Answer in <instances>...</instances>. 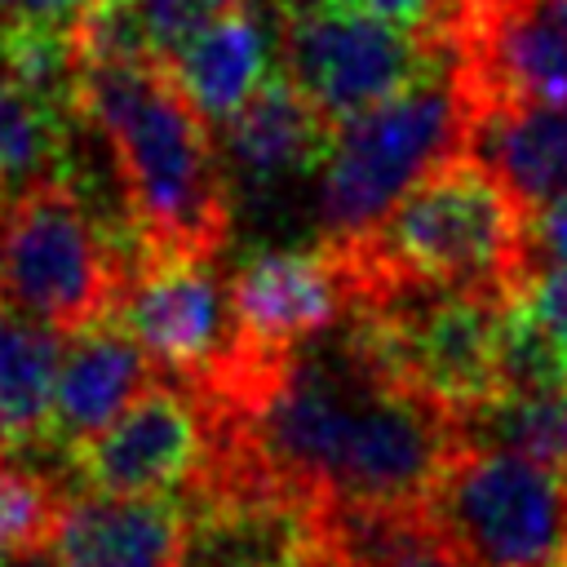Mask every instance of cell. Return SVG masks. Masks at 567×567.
<instances>
[{"label": "cell", "instance_id": "obj_23", "mask_svg": "<svg viewBox=\"0 0 567 567\" xmlns=\"http://www.w3.org/2000/svg\"><path fill=\"white\" fill-rule=\"evenodd\" d=\"M128 4L146 18V27L155 31L159 49L173 53L186 35H195L204 22L221 18V13L235 9L239 0H128Z\"/></svg>", "mask_w": 567, "mask_h": 567}, {"label": "cell", "instance_id": "obj_9", "mask_svg": "<svg viewBox=\"0 0 567 567\" xmlns=\"http://www.w3.org/2000/svg\"><path fill=\"white\" fill-rule=\"evenodd\" d=\"M452 71L465 115L567 102V0H456Z\"/></svg>", "mask_w": 567, "mask_h": 567}, {"label": "cell", "instance_id": "obj_4", "mask_svg": "<svg viewBox=\"0 0 567 567\" xmlns=\"http://www.w3.org/2000/svg\"><path fill=\"white\" fill-rule=\"evenodd\" d=\"M470 115L452 62L346 120L319 168V226L328 244L363 235L425 168L465 151Z\"/></svg>", "mask_w": 567, "mask_h": 567}, {"label": "cell", "instance_id": "obj_15", "mask_svg": "<svg viewBox=\"0 0 567 567\" xmlns=\"http://www.w3.org/2000/svg\"><path fill=\"white\" fill-rule=\"evenodd\" d=\"M182 496H71L53 532V567H173Z\"/></svg>", "mask_w": 567, "mask_h": 567}, {"label": "cell", "instance_id": "obj_3", "mask_svg": "<svg viewBox=\"0 0 567 567\" xmlns=\"http://www.w3.org/2000/svg\"><path fill=\"white\" fill-rule=\"evenodd\" d=\"M146 257L66 177L31 182L0 204V297L62 337L111 319Z\"/></svg>", "mask_w": 567, "mask_h": 567}, {"label": "cell", "instance_id": "obj_20", "mask_svg": "<svg viewBox=\"0 0 567 567\" xmlns=\"http://www.w3.org/2000/svg\"><path fill=\"white\" fill-rule=\"evenodd\" d=\"M80 115H62L0 71V182L13 190L58 177Z\"/></svg>", "mask_w": 567, "mask_h": 567}, {"label": "cell", "instance_id": "obj_19", "mask_svg": "<svg viewBox=\"0 0 567 567\" xmlns=\"http://www.w3.org/2000/svg\"><path fill=\"white\" fill-rule=\"evenodd\" d=\"M461 443L518 452L567 474V390H505L470 412H456Z\"/></svg>", "mask_w": 567, "mask_h": 567}, {"label": "cell", "instance_id": "obj_6", "mask_svg": "<svg viewBox=\"0 0 567 567\" xmlns=\"http://www.w3.org/2000/svg\"><path fill=\"white\" fill-rule=\"evenodd\" d=\"M430 509L474 567H549L567 545V474L518 452L461 443Z\"/></svg>", "mask_w": 567, "mask_h": 567}, {"label": "cell", "instance_id": "obj_1", "mask_svg": "<svg viewBox=\"0 0 567 567\" xmlns=\"http://www.w3.org/2000/svg\"><path fill=\"white\" fill-rule=\"evenodd\" d=\"M75 111L106 142L146 252L217 261L230 239L235 182L168 58L80 66Z\"/></svg>", "mask_w": 567, "mask_h": 567}, {"label": "cell", "instance_id": "obj_16", "mask_svg": "<svg viewBox=\"0 0 567 567\" xmlns=\"http://www.w3.org/2000/svg\"><path fill=\"white\" fill-rule=\"evenodd\" d=\"M465 151L492 164L509 190L536 213L567 195V102L496 106L470 120Z\"/></svg>", "mask_w": 567, "mask_h": 567}, {"label": "cell", "instance_id": "obj_25", "mask_svg": "<svg viewBox=\"0 0 567 567\" xmlns=\"http://www.w3.org/2000/svg\"><path fill=\"white\" fill-rule=\"evenodd\" d=\"M527 301L536 306V315L545 319V328L558 337V346L567 350V266H549L532 279Z\"/></svg>", "mask_w": 567, "mask_h": 567}, {"label": "cell", "instance_id": "obj_22", "mask_svg": "<svg viewBox=\"0 0 567 567\" xmlns=\"http://www.w3.org/2000/svg\"><path fill=\"white\" fill-rule=\"evenodd\" d=\"M319 4L341 9V13H363L377 22H394L421 35H447L456 18V0H319Z\"/></svg>", "mask_w": 567, "mask_h": 567}, {"label": "cell", "instance_id": "obj_13", "mask_svg": "<svg viewBox=\"0 0 567 567\" xmlns=\"http://www.w3.org/2000/svg\"><path fill=\"white\" fill-rule=\"evenodd\" d=\"M155 381V363L111 315L93 328L66 337L53 412H49V447L66 461L80 443L102 434L146 385Z\"/></svg>", "mask_w": 567, "mask_h": 567}, {"label": "cell", "instance_id": "obj_7", "mask_svg": "<svg viewBox=\"0 0 567 567\" xmlns=\"http://www.w3.org/2000/svg\"><path fill=\"white\" fill-rule=\"evenodd\" d=\"M173 567H341L332 509L261 483H208L182 496Z\"/></svg>", "mask_w": 567, "mask_h": 567}, {"label": "cell", "instance_id": "obj_27", "mask_svg": "<svg viewBox=\"0 0 567 567\" xmlns=\"http://www.w3.org/2000/svg\"><path fill=\"white\" fill-rule=\"evenodd\" d=\"M4 199H9V186H4V182H0V204H4Z\"/></svg>", "mask_w": 567, "mask_h": 567}, {"label": "cell", "instance_id": "obj_21", "mask_svg": "<svg viewBox=\"0 0 567 567\" xmlns=\"http://www.w3.org/2000/svg\"><path fill=\"white\" fill-rule=\"evenodd\" d=\"M66 501L71 496L62 478L40 470L35 456L0 452V554L9 558L49 554Z\"/></svg>", "mask_w": 567, "mask_h": 567}, {"label": "cell", "instance_id": "obj_12", "mask_svg": "<svg viewBox=\"0 0 567 567\" xmlns=\"http://www.w3.org/2000/svg\"><path fill=\"white\" fill-rule=\"evenodd\" d=\"M332 142L337 124L279 66L221 124V155L230 182L252 190H279L306 173H319L332 155Z\"/></svg>", "mask_w": 567, "mask_h": 567}, {"label": "cell", "instance_id": "obj_14", "mask_svg": "<svg viewBox=\"0 0 567 567\" xmlns=\"http://www.w3.org/2000/svg\"><path fill=\"white\" fill-rule=\"evenodd\" d=\"M279 18L284 0H239L168 53L177 84L208 124H226L266 84L279 58Z\"/></svg>", "mask_w": 567, "mask_h": 567}, {"label": "cell", "instance_id": "obj_24", "mask_svg": "<svg viewBox=\"0 0 567 567\" xmlns=\"http://www.w3.org/2000/svg\"><path fill=\"white\" fill-rule=\"evenodd\" d=\"M532 257H536V275L549 266H567V195L532 213Z\"/></svg>", "mask_w": 567, "mask_h": 567}, {"label": "cell", "instance_id": "obj_26", "mask_svg": "<svg viewBox=\"0 0 567 567\" xmlns=\"http://www.w3.org/2000/svg\"><path fill=\"white\" fill-rule=\"evenodd\" d=\"M89 0H0V22H35V27H71Z\"/></svg>", "mask_w": 567, "mask_h": 567}, {"label": "cell", "instance_id": "obj_8", "mask_svg": "<svg viewBox=\"0 0 567 567\" xmlns=\"http://www.w3.org/2000/svg\"><path fill=\"white\" fill-rule=\"evenodd\" d=\"M213 465V416L186 381H151L102 434L66 456L97 496H186Z\"/></svg>", "mask_w": 567, "mask_h": 567}, {"label": "cell", "instance_id": "obj_28", "mask_svg": "<svg viewBox=\"0 0 567 567\" xmlns=\"http://www.w3.org/2000/svg\"><path fill=\"white\" fill-rule=\"evenodd\" d=\"M0 567H9V563H4V554H0Z\"/></svg>", "mask_w": 567, "mask_h": 567}, {"label": "cell", "instance_id": "obj_10", "mask_svg": "<svg viewBox=\"0 0 567 567\" xmlns=\"http://www.w3.org/2000/svg\"><path fill=\"white\" fill-rule=\"evenodd\" d=\"M115 319L164 377L186 385L208 381L239 350L230 284L213 257H146L128 275Z\"/></svg>", "mask_w": 567, "mask_h": 567}, {"label": "cell", "instance_id": "obj_2", "mask_svg": "<svg viewBox=\"0 0 567 567\" xmlns=\"http://www.w3.org/2000/svg\"><path fill=\"white\" fill-rule=\"evenodd\" d=\"M337 248L354 297L399 284L518 297L536 279L532 208L474 151L425 168L363 235Z\"/></svg>", "mask_w": 567, "mask_h": 567}, {"label": "cell", "instance_id": "obj_18", "mask_svg": "<svg viewBox=\"0 0 567 567\" xmlns=\"http://www.w3.org/2000/svg\"><path fill=\"white\" fill-rule=\"evenodd\" d=\"M332 527L346 567H474L430 501L332 509Z\"/></svg>", "mask_w": 567, "mask_h": 567}, {"label": "cell", "instance_id": "obj_11", "mask_svg": "<svg viewBox=\"0 0 567 567\" xmlns=\"http://www.w3.org/2000/svg\"><path fill=\"white\" fill-rule=\"evenodd\" d=\"M354 301L350 266L337 244L270 248L248 257L230 279L239 346L252 354H288L332 332Z\"/></svg>", "mask_w": 567, "mask_h": 567}, {"label": "cell", "instance_id": "obj_17", "mask_svg": "<svg viewBox=\"0 0 567 567\" xmlns=\"http://www.w3.org/2000/svg\"><path fill=\"white\" fill-rule=\"evenodd\" d=\"M58 337L62 332L18 315L0 297V452L58 456L49 447V412L62 363Z\"/></svg>", "mask_w": 567, "mask_h": 567}, {"label": "cell", "instance_id": "obj_5", "mask_svg": "<svg viewBox=\"0 0 567 567\" xmlns=\"http://www.w3.org/2000/svg\"><path fill=\"white\" fill-rule=\"evenodd\" d=\"M452 62L447 35L403 31L319 0H284L279 71L341 128Z\"/></svg>", "mask_w": 567, "mask_h": 567}]
</instances>
